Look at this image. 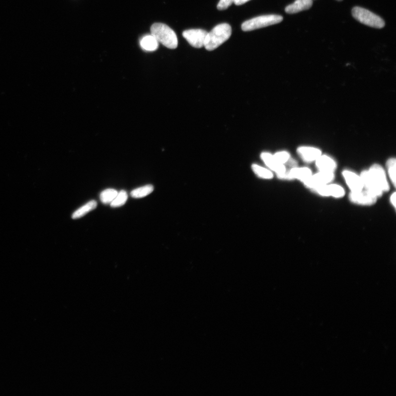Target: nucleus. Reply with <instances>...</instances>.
<instances>
[{"instance_id":"5701e85b","label":"nucleus","mask_w":396,"mask_h":396,"mask_svg":"<svg viewBox=\"0 0 396 396\" xmlns=\"http://www.w3.org/2000/svg\"><path fill=\"white\" fill-rule=\"evenodd\" d=\"M387 167H388V172L390 179L392 183H393L394 186H396V159L395 158H391L388 160L387 163Z\"/></svg>"},{"instance_id":"4468645a","label":"nucleus","mask_w":396,"mask_h":396,"mask_svg":"<svg viewBox=\"0 0 396 396\" xmlns=\"http://www.w3.org/2000/svg\"><path fill=\"white\" fill-rule=\"evenodd\" d=\"M297 151L303 160L307 162L316 161L322 155L321 151L312 147H300Z\"/></svg>"},{"instance_id":"f8f14e48","label":"nucleus","mask_w":396,"mask_h":396,"mask_svg":"<svg viewBox=\"0 0 396 396\" xmlns=\"http://www.w3.org/2000/svg\"><path fill=\"white\" fill-rule=\"evenodd\" d=\"M261 158L270 168L276 173L279 179L285 174L286 169L284 164L278 162L273 155L268 153H263L261 155Z\"/></svg>"},{"instance_id":"6ab92c4d","label":"nucleus","mask_w":396,"mask_h":396,"mask_svg":"<svg viewBox=\"0 0 396 396\" xmlns=\"http://www.w3.org/2000/svg\"><path fill=\"white\" fill-rule=\"evenodd\" d=\"M154 191L152 185L148 184L134 189L130 192V196L134 198H142L148 196Z\"/></svg>"},{"instance_id":"0eeeda50","label":"nucleus","mask_w":396,"mask_h":396,"mask_svg":"<svg viewBox=\"0 0 396 396\" xmlns=\"http://www.w3.org/2000/svg\"><path fill=\"white\" fill-rule=\"evenodd\" d=\"M377 198L376 196L366 190L351 192L349 196V199L352 203L365 206L374 205L376 203Z\"/></svg>"},{"instance_id":"ddd939ff","label":"nucleus","mask_w":396,"mask_h":396,"mask_svg":"<svg viewBox=\"0 0 396 396\" xmlns=\"http://www.w3.org/2000/svg\"><path fill=\"white\" fill-rule=\"evenodd\" d=\"M343 178L351 192H360L363 190V182L359 176L350 171H344L343 172Z\"/></svg>"},{"instance_id":"2eb2a0df","label":"nucleus","mask_w":396,"mask_h":396,"mask_svg":"<svg viewBox=\"0 0 396 396\" xmlns=\"http://www.w3.org/2000/svg\"><path fill=\"white\" fill-rule=\"evenodd\" d=\"M312 5L313 0H296L294 3L286 7L285 12L289 14H297L310 9Z\"/></svg>"},{"instance_id":"393cba45","label":"nucleus","mask_w":396,"mask_h":396,"mask_svg":"<svg viewBox=\"0 0 396 396\" xmlns=\"http://www.w3.org/2000/svg\"><path fill=\"white\" fill-rule=\"evenodd\" d=\"M234 2V0H220L217 4V9L220 11L226 10Z\"/></svg>"},{"instance_id":"f257e3e1","label":"nucleus","mask_w":396,"mask_h":396,"mask_svg":"<svg viewBox=\"0 0 396 396\" xmlns=\"http://www.w3.org/2000/svg\"><path fill=\"white\" fill-rule=\"evenodd\" d=\"M231 34L230 25L227 23L218 24L208 33L204 46L208 51H213L228 40Z\"/></svg>"},{"instance_id":"6e6552de","label":"nucleus","mask_w":396,"mask_h":396,"mask_svg":"<svg viewBox=\"0 0 396 396\" xmlns=\"http://www.w3.org/2000/svg\"><path fill=\"white\" fill-rule=\"evenodd\" d=\"M375 182L380 187L383 192L389 191L390 186L386 179V176L383 168L378 164H375L368 170Z\"/></svg>"},{"instance_id":"cd10ccee","label":"nucleus","mask_w":396,"mask_h":396,"mask_svg":"<svg viewBox=\"0 0 396 396\" xmlns=\"http://www.w3.org/2000/svg\"><path fill=\"white\" fill-rule=\"evenodd\" d=\"M337 1H342V0H337Z\"/></svg>"},{"instance_id":"a211bd4d","label":"nucleus","mask_w":396,"mask_h":396,"mask_svg":"<svg viewBox=\"0 0 396 396\" xmlns=\"http://www.w3.org/2000/svg\"><path fill=\"white\" fill-rule=\"evenodd\" d=\"M97 205H98V204H97L96 201L94 200L88 202L87 204L82 206V207L79 208L76 211H75L72 214V217L73 219L81 218L84 216H86L88 213L96 209Z\"/></svg>"},{"instance_id":"4be33fe9","label":"nucleus","mask_w":396,"mask_h":396,"mask_svg":"<svg viewBox=\"0 0 396 396\" xmlns=\"http://www.w3.org/2000/svg\"><path fill=\"white\" fill-rule=\"evenodd\" d=\"M252 168L255 174L260 178L265 179H271L273 178L272 173L266 168L255 165V164L252 166Z\"/></svg>"},{"instance_id":"1a4fd4ad","label":"nucleus","mask_w":396,"mask_h":396,"mask_svg":"<svg viewBox=\"0 0 396 396\" xmlns=\"http://www.w3.org/2000/svg\"><path fill=\"white\" fill-rule=\"evenodd\" d=\"M313 191L323 197L341 198L345 195L344 189L338 184H327L313 189Z\"/></svg>"},{"instance_id":"a878e982","label":"nucleus","mask_w":396,"mask_h":396,"mask_svg":"<svg viewBox=\"0 0 396 396\" xmlns=\"http://www.w3.org/2000/svg\"><path fill=\"white\" fill-rule=\"evenodd\" d=\"M396 193H394L393 194V195H392V196H391L390 201H391V204H393V206H394V208H396Z\"/></svg>"},{"instance_id":"f3484780","label":"nucleus","mask_w":396,"mask_h":396,"mask_svg":"<svg viewBox=\"0 0 396 396\" xmlns=\"http://www.w3.org/2000/svg\"><path fill=\"white\" fill-rule=\"evenodd\" d=\"M141 48L146 52H154L159 47V42L152 35L143 36L140 41Z\"/></svg>"},{"instance_id":"412c9836","label":"nucleus","mask_w":396,"mask_h":396,"mask_svg":"<svg viewBox=\"0 0 396 396\" xmlns=\"http://www.w3.org/2000/svg\"><path fill=\"white\" fill-rule=\"evenodd\" d=\"M128 199L127 193L124 190H122L120 192H118L117 195L110 203V205L112 208L121 207L126 203Z\"/></svg>"},{"instance_id":"39448f33","label":"nucleus","mask_w":396,"mask_h":396,"mask_svg":"<svg viewBox=\"0 0 396 396\" xmlns=\"http://www.w3.org/2000/svg\"><path fill=\"white\" fill-rule=\"evenodd\" d=\"M334 179V172L320 171L318 174L311 175L303 183L307 188L314 189L329 184Z\"/></svg>"},{"instance_id":"dca6fc26","label":"nucleus","mask_w":396,"mask_h":396,"mask_svg":"<svg viewBox=\"0 0 396 396\" xmlns=\"http://www.w3.org/2000/svg\"><path fill=\"white\" fill-rule=\"evenodd\" d=\"M316 165L320 171L334 172L336 163L334 160L326 155H321L316 160Z\"/></svg>"},{"instance_id":"20e7f679","label":"nucleus","mask_w":396,"mask_h":396,"mask_svg":"<svg viewBox=\"0 0 396 396\" xmlns=\"http://www.w3.org/2000/svg\"><path fill=\"white\" fill-rule=\"evenodd\" d=\"M283 20L281 16L276 15H264L246 21L242 25L244 32L252 31L271 25L279 23Z\"/></svg>"},{"instance_id":"bb28decb","label":"nucleus","mask_w":396,"mask_h":396,"mask_svg":"<svg viewBox=\"0 0 396 396\" xmlns=\"http://www.w3.org/2000/svg\"><path fill=\"white\" fill-rule=\"evenodd\" d=\"M249 1L250 0H234V3L235 5H241Z\"/></svg>"},{"instance_id":"9d476101","label":"nucleus","mask_w":396,"mask_h":396,"mask_svg":"<svg viewBox=\"0 0 396 396\" xmlns=\"http://www.w3.org/2000/svg\"><path fill=\"white\" fill-rule=\"evenodd\" d=\"M312 175L311 171L308 168H298L294 167L289 172H286L285 174L281 176V179L293 180L297 179L304 182Z\"/></svg>"},{"instance_id":"423d86ee","label":"nucleus","mask_w":396,"mask_h":396,"mask_svg":"<svg viewBox=\"0 0 396 396\" xmlns=\"http://www.w3.org/2000/svg\"><path fill=\"white\" fill-rule=\"evenodd\" d=\"M208 32L203 29H189L183 33V36L189 44L196 48H201L204 45Z\"/></svg>"},{"instance_id":"b1692460","label":"nucleus","mask_w":396,"mask_h":396,"mask_svg":"<svg viewBox=\"0 0 396 396\" xmlns=\"http://www.w3.org/2000/svg\"><path fill=\"white\" fill-rule=\"evenodd\" d=\"M277 161L282 164L287 162L289 160V154L286 151H281L273 155Z\"/></svg>"},{"instance_id":"f03ea898","label":"nucleus","mask_w":396,"mask_h":396,"mask_svg":"<svg viewBox=\"0 0 396 396\" xmlns=\"http://www.w3.org/2000/svg\"><path fill=\"white\" fill-rule=\"evenodd\" d=\"M151 35L153 36L159 43L166 48L175 49L178 48V39L176 33L167 25L163 23H155L151 26Z\"/></svg>"},{"instance_id":"aec40b11","label":"nucleus","mask_w":396,"mask_h":396,"mask_svg":"<svg viewBox=\"0 0 396 396\" xmlns=\"http://www.w3.org/2000/svg\"><path fill=\"white\" fill-rule=\"evenodd\" d=\"M118 192L114 189H107L101 193L100 195V200L104 204H110L115 199Z\"/></svg>"},{"instance_id":"9b49d317","label":"nucleus","mask_w":396,"mask_h":396,"mask_svg":"<svg viewBox=\"0 0 396 396\" xmlns=\"http://www.w3.org/2000/svg\"><path fill=\"white\" fill-rule=\"evenodd\" d=\"M360 178L362 182H363L364 188H365V190L373 194L374 195L376 196L378 198L382 195L383 192L381 191L380 187L378 186L376 182H375L368 170L362 172L360 175Z\"/></svg>"},{"instance_id":"7ed1b4c3","label":"nucleus","mask_w":396,"mask_h":396,"mask_svg":"<svg viewBox=\"0 0 396 396\" xmlns=\"http://www.w3.org/2000/svg\"><path fill=\"white\" fill-rule=\"evenodd\" d=\"M352 15L356 19L366 26L378 29L385 27V23L380 17L360 7H355L352 9Z\"/></svg>"}]
</instances>
